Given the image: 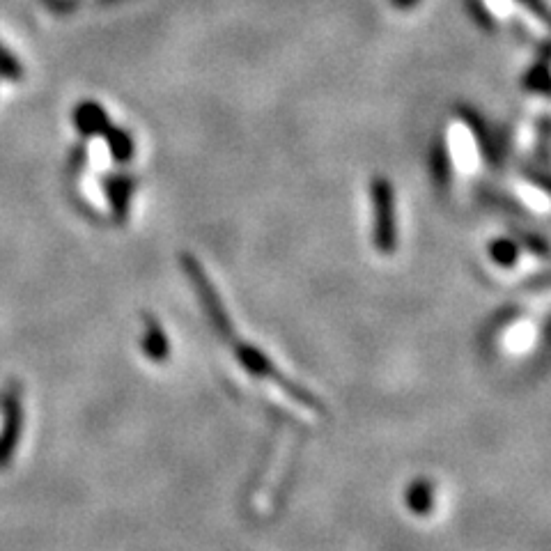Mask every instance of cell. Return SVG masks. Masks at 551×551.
<instances>
[{"label": "cell", "instance_id": "12", "mask_svg": "<svg viewBox=\"0 0 551 551\" xmlns=\"http://www.w3.org/2000/svg\"><path fill=\"white\" fill-rule=\"evenodd\" d=\"M512 3H515V0H512ZM517 3L524 5L529 12H533L542 23H547V7L542 5V0H517Z\"/></svg>", "mask_w": 551, "mask_h": 551}, {"label": "cell", "instance_id": "6", "mask_svg": "<svg viewBox=\"0 0 551 551\" xmlns=\"http://www.w3.org/2000/svg\"><path fill=\"white\" fill-rule=\"evenodd\" d=\"M74 122L83 136H104L111 127L106 111L95 102H85L74 111Z\"/></svg>", "mask_w": 551, "mask_h": 551}, {"label": "cell", "instance_id": "4", "mask_svg": "<svg viewBox=\"0 0 551 551\" xmlns=\"http://www.w3.org/2000/svg\"><path fill=\"white\" fill-rule=\"evenodd\" d=\"M134 189H136V180L131 175H113L111 180L106 182L108 205H111L115 219L118 221H124L129 216Z\"/></svg>", "mask_w": 551, "mask_h": 551}, {"label": "cell", "instance_id": "7", "mask_svg": "<svg viewBox=\"0 0 551 551\" xmlns=\"http://www.w3.org/2000/svg\"><path fill=\"white\" fill-rule=\"evenodd\" d=\"M487 258L494 267H499L503 271H510L519 265V258H522V248L515 242V239L508 237H499L487 246Z\"/></svg>", "mask_w": 551, "mask_h": 551}, {"label": "cell", "instance_id": "2", "mask_svg": "<svg viewBox=\"0 0 551 551\" xmlns=\"http://www.w3.org/2000/svg\"><path fill=\"white\" fill-rule=\"evenodd\" d=\"M372 214H375V228H372V244L377 253L393 255L398 251V212H395V191L393 184L377 177L372 182Z\"/></svg>", "mask_w": 551, "mask_h": 551}, {"label": "cell", "instance_id": "10", "mask_svg": "<svg viewBox=\"0 0 551 551\" xmlns=\"http://www.w3.org/2000/svg\"><path fill=\"white\" fill-rule=\"evenodd\" d=\"M526 88H531L533 92H540V95H547L549 92V74H547V65L533 67L529 76H526Z\"/></svg>", "mask_w": 551, "mask_h": 551}, {"label": "cell", "instance_id": "13", "mask_svg": "<svg viewBox=\"0 0 551 551\" xmlns=\"http://www.w3.org/2000/svg\"><path fill=\"white\" fill-rule=\"evenodd\" d=\"M44 3L49 5L51 10H58V12H62V10H69V7L74 5L72 0H44Z\"/></svg>", "mask_w": 551, "mask_h": 551}, {"label": "cell", "instance_id": "5", "mask_svg": "<svg viewBox=\"0 0 551 551\" xmlns=\"http://www.w3.org/2000/svg\"><path fill=\"white\" fill-rule=\"evenodd\" d=\"M405 501L416 517H430L437 506V485L430 478H418L407 487Z\"/></svg>", "mask_w": 551, "mask_h": 551}, {"label": "cell", "instance_id": "14", "mask_svg": "<svg viewBox=\"0 0 551 551\" xmlns=\"http://www.w3.org/2000/svg\"><path fill=\"white\" fill-rule=\"evenodd\" d=\"M395 10H411V7H416L421 0H391Z\"/></svg>", "mask_w": 551, "mask_h": 551}, {"label": "cell", "instance_id": "11", "mask_svg": "<svg viewBox=\"0 0 551 551\" xmlns=\"http://www.w3.org/2000/svg\"><path fill=\"white\" fill-rule=\"evenodd\" d=\"M0 76H5V79H12V81L21 79V65L3 49V46H0Z\"/></svg>", "mask_w": 551, "mask_h": 551}, {"label": "cell", "instance_id": "9", "mask_svg": "<svg viewBox=\"0 0 551 551\" xmlns=\"http://www.w3.org/2000/svg\"><path fill=\"white\" fill-rule=\"evenodd\" d=\"M432 173H434V180H437L439 184H444V186L450 182V175H453V161H450V150H448V145H444V143L434 145Z\"/></svg>", "mask_w": 551, "mask_h": 551}, {"label": "cell", "instance_id": "3", "mask_svg": "<svg viewBox=\"0 0 551 551\" xmlns=\"http://www.w3.org/2000/svg\"><path fill=\"white\" fill-rule=\"evenodd\" d=\"M141 322H143L141 352L147 361L154 363V366H161V363H166L170 359V354H173L168 333L152 313H143Z\"/></svg>", "mask_w": 551, "mask_h": 551}, {"label": "cell", "instance_id": "8", "mask_svg": "<svg viewBox=\"0 0 551 551\" xmlns=\"http://www.w3.org/2000/svg\"><path fill=\"white\" fill-rule=\"evenodd\" d=\"M106 143H108V152H111V157L115 161H120V164H127V161L134 159L136 154V145H134V138H131L129 131H124L120 127H108L106 129Z\"/></svg>", "mask_w": 551, "mask_h": 551}, {"label": "cell", "instance_id": "1", "mask_svg": "<svg viewBox=\"0 0 551 551\" xmlns=\"http://www.w3.org/2000/svg\"><path fill=\"white\" fill-rule=\"evenodd\" d=\"M221 340L230 343L232 356H235L237 363L242 366V370L248 377L255 379V382L269 386V388H278V391H281L287 400H292L294 405L308 411V414H313V416L324 414L322 402L317 400L313 393L304 391V388H301L297 382L287 379L283 372L278 370L276 363L271 361L260 347H255L251 343H246V340L237 338L235 331H230L228 336H223Z\"/></svg>", "mask_w": 551, "mask_h": 551}]
</instances>
